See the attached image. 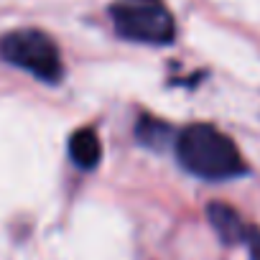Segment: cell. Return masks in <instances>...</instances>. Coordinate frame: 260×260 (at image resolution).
Returning a JSON list of instances; mask_svg holds the SVG:
<instances>
[{"instance_id": "cell-6", "label": "cell", "mask_w": 260, "mask_h": 260, "mask_svg": "<svg viewBox=\"0 0 260 260\" xmlns=\"http://www.w3.org/2000/svg\"><path fill=\"white\" fill-rule=\"evenodd\" d=\"M176 130L169 125V122H164V120H158V117H151V115H143L138 122H136V138H138V143L141 146H148V148H153V151H158V148H166L169 143H176Z\"/></svg>"}, {"instance_id": "cell-1", "label": "cell", "mask_w": 260, "mask_h": 260, "mask_svg": "<svg viewBox=\"0 0 260 260\" xmlns=\"http://www.w3.org/2000/svg\"><path fill=\"white\" fill-rule=\"evenodd\" d=\"M176 158L197 179L204 181H227L247 174L245 158L232 143L230 136L209 122L186 125L176 136Z\"/></svg>"}, {"instance_id": "cell-4", "label": "cell", "mask_w": 260, "mask_h": 260, "mask_svg": "<svg viewBox=\"0 0 260 260\" xmlns=\"http://www.w3.org/2000/svg\"><path fill=\"white\" fill-rule=\"evenodd\" d=\"M207 217L224 245H245L250 260H260V227L250 224L235 207L224 202H212L207 207Z\"/></svg>"}, {"instance_id": "cell-3", "label": "cell", "mask_w": 260, "mask_h": 260, "mask_svg": "<svg viewBox=\"0 0 260 260\" xmlns=\"http://www.w3.org/2000/svg\"><path fill=\"white\" fill-rule=\"evenodd\" d=\"M0 56L8 64L34 74L41 82L56 84L64 77V64L54 39L39 28H18L0 39Z\"/></svg>"}, {"instance_id": "cell-2", "label": "cell", "mask_w": 260, "mask_h": 260, "mask_svg": "<svg viewBox=\"0 0 260 260\" xmlns=\"http://www.w3.org/2000/svg\"><path fill=\"white\" fill-rule=\"evenodd\" d=\"M110 18L117 36L151 46H169L176 39V21L164 0H115Z\"/></svg>"}, {"instance_id": "cell-5", "label": "cell", "mask_w": 260, "mask_h": 260, "mask_svg": "<svg viewBox=\"0 0 260 260\" xmlns=\"http://www.w3.org/2000/svg\"><path fill=\"white\" fill-rule=\"evenodd\" d=\"M69 156L74 161L77 169L82 171H92L97 169L100 158H102V143L97 138V133L92 127H79L69 138Z\"/></svg>"}]
</instances>
